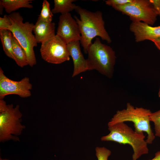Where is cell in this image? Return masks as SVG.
<instances>
[{
    "mask_svg": "<svg viewBox=\"0 0 160 160\" xmlns=\"http://www.w3.org/2000/svg\"><path fill=\"white\" fill-rule=\"evenodd\" d=\"M158 96L159 97H160V88L158 92Z\"/></svg>",
    "mask_w": 160,
    "mask_h": 160,
    "instance_id": "cell-27",
    "label": "cell"
},
{
    "mask_svg": "<svg viewBox=\"0 0 160 160\" xmlns=\"http://www.w3.org/2000/svg\"><path fill=\"white\" fill-rule=\"evenodd\" d=\"M75 10L80 16L79 19L76 16L74 18L79 27L81 34L80 43L85 54H87L88 47L92 44V39L100 37L108 43L111 39L105 27L102 13L99 11L92 12L76 5Z\"/></svg>",
    "mask_w": 160,
    "mask_h": 160,
    "instance_id": "cell-1",
    "label": "cell"
},
{
    "mask_svg": "<svg viewBox=\"0 0 160 160\" xmlns=\"http://www.w3.org/2000/svg\"><path fill=\"white\" fill-rule=\"evenodd\" d=\"M11 25V22L8 15H5L3 17H0V30H8Z\"/></svg>",
    "mask_w": 160,
    "mask_h": 160,
    "instance_id": "cell-21",
    "label": "cell"
},
{
    "mask_svg": "<svg viewBox=\"0 0 160 160\" xmlns=\"http://www.w3.org/2000/svg\"><path fill=\"white\" fill-rule=\"evenodd\" d=\"M75 0H54V7L52 10L53 14L60 13L61 15L70 13L75 9L76 5Z\"/></svg>",
    "mask_w": 160,
    "mask_h": 160,
    "instance_id": "cell-17",
    "label": "cell"
},
{
    "mask_svg": "<svg viewBox=\"0 0 160 160\" xmlns=\"http://www.w3.org/2000/svg\"><path fill=\"white\" fill-rule=\"evenodd\" d=\"M80 44V41L78 40L67 44L70 56L72 58L73 64L72 77L87 71L92 70L87 59L84 58L81 52Z\"/></svg>",
    "mask_w": 160,
    "mask_h": 160,
    "instance_id": "cell-11",
    "label": "cell"
},
{
    "mask_svg": "<svg viewBox=\"0 0 160 160\" xmlns=\"http://www.w3.org/2000/svg\"><path fill=\"white\" fill-rule=\"evenodd\" d=\"M133 0H107L105 1V4L113 8L116 6L123 5L132 2Z\"/></svg>",
    "mask_w": 160,
    "mask_h": 160,
    "instance_id": "cell-22",
    "label": "cell"
},
{
    "mask_svg": "<svg viewBox=\"0 0 160 160\" xmlns=\"http://www.w3.org/2000/svg\"><path fill=\"white\" fill-rule=\"evenodd\" d=\"M149 160H160V151L157 152L155 154V156Z\"/></svg>",
    "mask_w": 160,
    "mask_h": 160,
    "instance_id": "cell-25",
    "label": "cell"
},
{
    "mask_svg": "<svg viewBox=\"0 0 160 160\" xmlns=\"http://www.w3.org/2000/svg\"><path fill=\"white\" fill-rule=\"evenodd\" d=\"M108 129L110 133L102 136L101 140L130 145L133 151L132 160H137L142 155L148 153V144L145 140L143 132H137L124 122L116 124L108 127Z\"/></svg>",
    "mask_w": 160,
    "mask_h": 160,
    "instance_id": "cell-2",
    "label": "cell"
},
{
    "mask_svg": "<svg viewBox=\"0 0 160 160\" xmlns=\"http://www.w3.org/2000/svg\"><path fill=\"white\" fill-rule=\"evenodd\" d=\"M95 154L97 160H108L111 152L105 147H97L95 149Z\"/></svg>",
    "mask_w": 160,
    "mask_h": 160,
    "instance_id": "cell-20",
    "label": "cell"
},
{
    "mask_svg": "<svg viewBox=\"0 0 160 160\" xmlns=\"http://www.w3.org/2000/svg\"><path fill=\"white\" fill-rule=\"evenodd\" d=\"M0 160H9L8 159H2V158H0Z\"/></svg>",
    "mask_w": 160,
    "mask_h": 160,
    "instance_id": "cell-28",
    "label": "cell"
},
{
    "mask_svg": "<svg viewBox=\"0 0 160 160\" xmlns=\"http://www.w3.org/2000/svg\"><path fill=\"white\" fill-rule=\"evenodd\" d=\"M129 30L133 33L136 42L150 41L160 36V25L152 27L141 22H132Z\"/></svg>",
    "mask_w": 160,
    "mask_h": 160,
    "instance_id": "cell-12",
    "label": "cell"
},
{
    "mask_svg": "<svg viewBox=\"0 0 160 160\" xmlns=\"http://www.w3.org/2000/svg\"><path fill=\"white\" fill-rule=\"evenodd\" d=\"M13 36L9 30H0V38L3 50L7 56L14 60L12 42Z\"/></svg>",
    "mask_w": 160,
    "mask_h": 160,
    "instance_id": "cell-16",
    "label": "cell"
},
{
    "mask_svg": "<svg viewBox=\"0 0 160 160\" xmlns=\"http://www.w3.org/2000/svg\"><path fill=\"white\" fill-rule=\"evenodd\" d=\"M149 118L154 124L155 136L160 138V110L151 113Z\"/></svg>",
    "mask_w": 160,
    "mask_h": 160,
    "instance_id": "cell-19",
    "label": "cell"
},
{
    "mask_svg": "<svg viewBox=\"0 0 160 160\" xmlns=\"http://www.w3.org/2000/svg\"><path fill=\"white\" fill-rule=\"evenodd\" d=\"M151 113L149 109L135 108L128 103L126 109L116 111L108 122V127L120 122H132L134 124L135 131L139 133L145 132L147 135L146 141L148 144H151L155 137L150 124L149 117Z\"/></svg>",
    "mask_w": 160,
    "mask_h": 160,
    "instance_id": "cell-3",
    "label": "cell"
},
{
    "mask_svg": "<svg viewBox=\"0 0 160 160\" xmlns=\"http://www.w3.org/2000/svg\"><path fill=\"white\" fill-rule=\"evenodd\" d=\"M151 41L154 43L157 48L160 50V36Z\"/></svg>",
    "mask_w": 160,
    "mask_h": 160,
    "instance_id": "cell-24",
    "label": "cell"
},
{
    "mask_svg": "<svg viewBox=\"0 0 160 160\" xmlns=\"http://www.w3.org/2000/svg\"><path fill=\"white\" fill-rule=\"evenodd\" d=\"M32 85L30 79L25 77L17 81L11 79L6 76L0 68V99H3L7 95H16L22 98L31 96Z\"/></svg>",
    "mask_w": 160,
    "mask_h": 160,
    "instance_id": "cell-9",
    "label": "cell"
},
{
    "mask_svg": "<svg viewBox=\"0 0 160 160\" xmlns=\"http://www.w3.org/2000/svg\"><path fill=\"white\" fill-rule=\"evenodd\" d=\"M12 25L8 30L24 49L28 65L31 67L36 64L34 48L37 42L33 33L34 25L28 22H23V18L18 12H14L8 15Z\"/></svg>",
    "mask_w": 160,
    "mask_h": 160,
    "instance_id": "cell-4",
    "label": "cell"
},
{
    "mask_svg": "<svg viewBox=\"0 0 160 160\" xmlns=\"http://www.w3.org/2000/svg\"><path fill=\"white\" fill-rule=\"evenodd\" d=\"M4 8L1 2L0 1V14L2 15L3 14V9Z\"/></svg>",
    "mask_w": 160,
    "mask_h": 160,
    "instance_id": "cell-26",
    "label": "cell"
},
{
    "mask_svg": "<svg viewBox=\"0 0 160 160\" xmlns=\"http://www.w3.org/2000/svg\"><path fill=\"white\" fill-rule=\"evenodd\" d=\"M56 35L67 44L76 41H80L81 34L79 27L70 13L60 16Z\"/></svg>",
    "mask_w": 160,
    "mask_h": 160,
    "instance_id": "cell-10",
    "label": "cell"
},
{
    "mask_svg": "<svg viewBox=\"0 0 160 160\" xmlns=\"http://www.w3.org/2000/svg\"><path fill=\"white\" fill-rule=\"evenodd\" d=\"M158 15L160 16V0H150Z\"/></svg>",
    "mask_w": 160,
    "mask_h": 160,
    "instance_id": "cell-23",
    "label": "cell"
},
{
    "mask_svg": "<svg viewBox=\"0 0 160 160\" xmlns=\"http://www.w3.org/2000/svg\"><path fill=\"white\" fill-rule=\"evenodd\" d=\"M113 8L129 16L132 22H141L151 26L154 24L158 16L150 0H133Z\"/></svg>",
    "mask_w": 160,
    "mask_h": 160,
    "instance_id": "cell-7",
    "label": "cell"
},
{
    "mask_svg": "<svg viewBox=\"0 0 160 160\" xmlns=\"http://www.w3.org/2000/svg\"><path fill=\"white\" fill-rule=\"evenodd\" d=\"M55 23L44 21L38 18L34 25L33 32L37 43H42L53 37L55 33Z\"/></svg>",
    "mask_w": 160,
    "mask_h": 160,
    "instance_id": "cell-13",
    "label": "cell"
},
{
    "mask_svg": "<svg viewBox=\"0 0 160 160\" xmlns=\"http://www.w3.org/2000/svg\"><path fill=\"white\" fill-rule=\"evenodd\" d=\"M87 54L92 70H95L108 78L112 77L116 57L112 48L102 43L97 37L88 47Z\"/></svg>",
    "mask_w": 160,
    "mask_h": 160,
    "instance_id": "cell-6",
    "label": "cell"
},
{
    "mask_svg": "<svg viewBox=\"0 0 160 160\" xmlns=\"http://www.w3.org/2000/svg\"><path fill=\"white\" fill-rule=\"evenodd\" d=\"M12 42L14 60L16 63L21 68L28 65L26 54L24 49L13 36Z\"/></svg>",
    "mask_w": 160,
    "mask_h": 160,
    "instance_id": "cell-14",
    "label": "cell"
},
{
    "mask_svg": "<svg viewBox=\"0 0 160 160\" xmlns=\"http://www.w3.org/2000/svg\"><path fill=\"white\" fill-rule=\"evenodd\" d=\"M67 44L56 34L41 43L40 52L42 58L46 62L59 64L70 60Z\"/></svg>",
    "mask_w": 160,
    "mask_h": 160,
    "instance_id": "cell-8",
    "label": "cell"
},
{
    "mask_svg": "<svg viewBox=\"0 0 160 160\" xmlns=\"http://www.w3.org/2000/svg\"><path fill=\"white\" fill-rule=\"evenodd\" d=\"M53 13L50 9V4L47 0H44L42 9L38 18L48 23L52 22Z\"/></svg>",
    "mask_w": 160,
    "mask_h": 160,
    "instance_id": "cell-18",
    "label": "cell"
},
{
    "mask_svg": "<svg viewBox=\"0 0 160 160\" xmlns=\"http://www.w3.org/2000/svg\"><path fill=\"white\" fill-rule=\"evenodd\" d=\"M31 0H1L5 11L9 14L21 8H32Z\"/></svg>",
    "mask_w": 160,
    "mask_h": 160,
    "instance_id": "cell-15",
    "label": "cell"
},
{
    "mask_svg": "<svg viewBox=\"0 0 160 160\" xmlns=\"http://www.w3.org/2000/svg\"><path fill=\"white\" fill-rule=\"evenodd\" d=\"M22 114L19 106L14 107L12 104L7 105L3 99H0V141L10 140L20 141L17 135L21 134L25 126L21 124Z\"/></svg>",
    "mask_w": 160,
    "mask_h": 160,
    "instance_id": "cell-5",
    "label": "cell"
}]
</instances>
